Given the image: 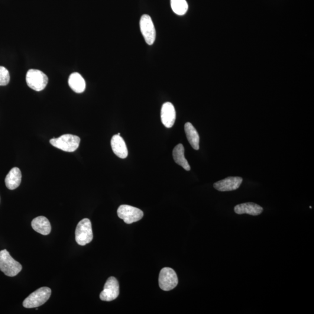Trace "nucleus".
<instances>
[{
    "mask_svg": "<svg viewBox=\"0 0 314 314\" xmlns=\"http://www.w3.org/2000/svg\"><path fill=\"white\" fill-rule=\"evenodd\" d=\"M22 265L6 250L0 251V271L6 276L15 277L21 271Z\"/></svg>",
    "mask_w": 314,
    "mask_h": 314,
    "instance_id": "1",
    "label": "nucleus"
},
{
    "mask_svg": "<svg viewBox=\"0 0 314 314\" xmlns=\"http://www.w3.org/2000/svg\"><path fill=\"white\" fill-rule=\"evenodd\" d=\"M51 294V290L49 287H41L26 298L23 302V306L27 309L40 307L47 302Z\"/></svg>",
    "mask_w": 314,
    "mask_h": 314,
    "instance_id": "2",
    "label": "nucleus"
},
{
    "mask_svg": "<svg viewBox=\"0 0 314 314\" xmlns=\"http://www.w3.org/2000/svg\"><path fill=\"white\" fill-rule=\"evenodd\" d=\"M54 147L66 152L76 151L79 146L80 139L75 135L66 134L58 138H53L50 140Z\"/></svg>",
    "mask_w": 314,
    "mask_h": 314,
    "instance_id": "3",
    "label": "nucleus"
},
{
    "mask_svg": "<svg viewBox=\"0 0 314 314\" xmlns=\"http://www.w3.org/2000/svg\"><path fill=\"white\" fill-rule=\"evenodd\" d=\"M28 86L35 91L40 92L46 88L48 82L46 74L37 70H30L26 76Z\"/></svg>",
    "mask_w": 314,
    "mask_h": 314,
    "instance_id": "4",
    "label": "nucleus"
},
{
    "mask_svg": "<svg viewBox=\"0 0 314 314\" xmlns=\"http://www.w3.org/2000/svg\"><path fill=\"white\" fill-rule=\"evenodd\" d=\"M93 239L92 223L89 219L80 221L76 226L75 239L80 245H85L91 242Z\"/></svg>",
    "mask_w": 314,
    "mask_h": 314,
    "instance_id": "5",
    "label": "nucleus"
},
{
    "mask_svg": "<svg viewBox=\"0 0 314 314\" xmlns=\"http://www.w3.org/2000/svg\"><path fill=\"white\" fill-rule=\"evenodd\" d=\"M159 286L161 289L164 291H170L176 287L178 284L177 275L173 270L170 268L162 269L159 275Z\"/></svg>",
    "mask_w": 314,
    "mask_h": 314,
    "instance_id": "6",
    "label": "nucleus"
},
{
    "mask_svg": "<svg viewBox=\"0 0 314 314\" xmlns=\"http://www.w3.org/2000/svg\"><path fill=\"white\" fill-rule=\"evenodd\" d=\"M119 218L124 220L127 224L140 221L144 213L141 209L128 205H122L117 210Z\"/></svg>",
    "mask_w": 314,
    "mask_h": 314,
    "instance_id": "7",
    "label": "nucleus"
},
{
    "mask_svg": "<svg viewBox=\"0 0 314 314\" xmlns=\"http://www.w3.org/2000/svg\"><path fill=\"white\" fill-rule=\"evenodd\" d=\"M140 31L144 40L148 45L153 44L156 37V32L153 21L148 15H142L140 21Z\"/></svg>",
    "mask_w": 314,
    "mask_h": 314,
    "instance_id": "8",
    "label": "nucleus"
},
{
    "mask_svg": "<svg viewBox=\"0 0 314 314\" xmlns=\"http://www.w3.org/2000/svg\"><path fill=\"white\" fill-rule=\"evenodd\" d=\"M119 294V285L117 279L111 277L108 278L100 293V298L105 302H111L117 298Z\"/></svg>",
    "mask_w": 314,
    "mask_h": 314,
    "instance_id": "9",
    "label": "nucleus"
},
{
    "mask_svg": "<svg viewBox=\"0 0 314 314\" xmlns=\"http://www.w3.org/2000/svg\"><path fill=\"white\" fill-rule=\"evenodd\" d=\"M242 182L243 179L241 177L230 176L215 183L213 187L219 192H229L239 189Z\"/></svg>",
    "mask_w": 314,
    "mask_h": 314,
    "instance_id": "10",
    "label": "nucleus"
},
{
    "mask_svg": "<svg viewBox=\"0 0 314 314\" xmlns=\"http://www.w3.org/2000/svg\"><path fill=\"white\" fill-rule=\"evenodd\" d=\"M161 122L167 128L173 127L176 120V111L171 103H164L161 111Z\"/></svg>",
    "mask_w": 314,
    "mask_h": 314,
    "instance_id": "11",
    "label": "nucleus"
},
{
    "mask_svg": "<svg viewBox=\"0 0 314 314\" xmlns=\"http://www.w3.org/2000/svg\"><path fill=\"white\" fill-rule=\"evenodd\" d=\"M235 212L239 215L247 214L257 216L263 212V208L253 203H245L235 206Z\"/></svg>",
    "mask_w": 314,
    "mask_h": 314,
    "instance_id": "12",
    "label": "nucleus"
},
{
    "mask_svg": "<svg viewBox=\"0 0 314 314\" xmlns=\"http://www.w3.org/2000/svg\"><path fill=\"white\" fill-rule=\"evenodd\" d=\"M111 145L114 153L119 158L124 159L128 157V151L124 139L118 135L111 139Z\"/></svg>",
    "mask_w": 314,
    "mask_h": 314,
    "instance_id": "13",
    "label": "nucleus"
},
{
    "mask_svg": "<svg viewBox=\"0 0 314 314\" xmlns=\"http://www.w3.org/2000/svg\"><path fill=\"white\" fill-rule=\"evenodd\" d=\"M22 180V174L18 168H13L9 172L5 179L6 187L9 190H14L20 185Z\"/></svg>",
    "mask_w": 314,
    "mask_h": 314,
    "instance_id": "14",
    "label": "nucleus"
},
{
    "mask_svg": "<svg viewBox=\"0 0 314 314\" xmlns=\"http://www.w3.org/2000/svg\"><path fill=\"white\" fill-rule=\"evenodd\" d=\"M32 227L35 232L43 235H49L51 231L49 221L43 216L35 218L32 222Z\"/></svg>",
    "mask_w": 314,
    "mask_h": 314,
    "instance_id": "15",
    "label": "nucleus"
},
{
    "mask_svg": "<svg viewBox=\"0 0 314 314\" xmlns=\"http://www.w3.org/2000/svg\"><path fill=\"white\" fill-rule=\"evenodd\" d=\"M69 84L71 89L75 93H82L85 90V80L79 73L74 72L70 74Z\"/></svg>",
    "mask_w": 314,
    "mask_h": 314,
    "instance_id": "16",
    "label": "nucleus"
},
{
    "mask_svg": "<svg viewBox=\"0 0 314 314\" xmlns=\"http://www.w3.org/2000/svg\"><path fill=\"white\" fill-rule=\"evenodd\" d=\"M184 131L190 144L194 150H198L200 147V137L195 128L191 123L187 122L184 125Z\"/></svg>",
    "mask_w": 314,
    "mask_h": 314,
    "instance_id": "17",
    "label": "nucleus"
},
{
    "mask_svg": "<svg viewBox=\"0 0 314 314\" xmlns=\"http://www.w3.org/2000/svg\"><path fill=\"white\" fill-rule=\"evenodd\" d=\"M173 158L174 162L184 168V170L189 171L190 170V166L188 161L184 157V148L182 144H179L174 148L173 150Z\"/></svg>",
    "mask_w": 314,
    "mask_h": 314,
    "instance_id": "18",
    "label": "nucleus"
},
{
    "mask_svg": "<svg viewBox=\"0 0 314 314\" xmlns=\"http://www.w3.org/2000/svg\"><path fill=\"white\" fill-rule=\"evenodd\" d=\"M171 8L178 15H183L188 9V4L186 0H171Z\"/></svg>",
    "mask_w": 314,
    "mask_h": 314,
    "instance_id": "19",
    "label": "nucleus"
},
{
    "mask_svg": "<svg viewBox=\"0 0 314 314\" xmlns=\"http://www.w3.org/2000/svg\"><path fill=\"white\" fill-rule=\"evenodd\" d=\"M10 80L9 71L4 67L0 66V86L7 85Z\"/></svg>",
    "mask_w": 314,
    "mask_h": 314,
    "instance_id": "20",
    "label": "nucleus"
}]
</instances>
